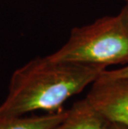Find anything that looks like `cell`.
Segmentation results:
<instances>
[{
    "instance_id": "1",
    "label": "cell",
    "mask_w": 128,
    "mask_h": 129,
    "mask_svg": "<svg viewBox=\"0 0 128 129\" xmlns=\"http://www.w3.org/2000/svg\"><path fill=\"white\" fill-rule=\"evenodd\" d=\"M106 68L36 57L13 72L0 114L23 116L35 111L62 110L67 99L83 91Z\"/></svg>"
},
{
    "instance_id": "2",
    "label": "cell",
    "mask_w": 128,
    "mask_h": 129,
    "mask_svg": "<svg viewBox=\"0 0 128 129\" xmlns=\"http://www.w3.org/2000/svg\"><path fill=\"white\" fill-rule=\"evenodd\" d=\"M54 61L107 68L128 64V16L123 9L113 16L72 29L65 44L48 55Z\"/></svg>"
},
{
    "instance_id": "3",
    "label": "cell",
    "mask_w": 128,
    "mask_h": 129,
    "mask_svg": "<svg viewBox=\"0 0 128 129\" xmlns=\"http://www.w3.org/2000/svg\"><path fill=\"white\" fill-rule=\"evenodd\" d=\"M85 98L109 122L128 127V78L111 77L102 71Z\"/></svg>"
},
{
    "instance_id": "4",
    "label": "cell",
    "mask_w": 128,
    "mask_h": 129,
    "mask_svg": "<svg viewBox=\"0 0 128 129\" xmlns=\"http://www.w3.org/2000/svg\"><path fill=\"white\" fill-rule=\"evenodd\" d=\"M109 123L84 98L67 110L64 119L53 129H108Z\"/></svg>"
},
{
    "instance_id": "5",
    "label": "cell",
    "mask_w": 128,
    "mask_h": 129,
    "mask_svg": "<svg viewBox=\"0 0 128 129\" xmlns=\"http://www.w3.org/2000/svg\"><path fill=\"white\" fill-rule=\"evenodd\" d=\"M67 115V110L48 112L45 115L9 116L0 114V129H53Z\"/></svg>"
},
{
    "instance_id": "6",
    "label": "cell",
    "mask_w": 128,
    "mask_h": 129,
    "mask_svg": "<svg viewBox=\"0 0 128 129\" xmlns=\"http://www.w3.org/2000/svg\"><path fill=\"white\" fill-rule=\"evenodd\" d=\"M103 73L111 77H117V78H128V64L125 67L115 70H104Z\"/></svg>"
},
{
    "instance_id": "7",
    "label": "cell",
    "mask_w": 128,
    "mask_h": 129,
    "mask_svg": "<svg viewBox=\"0 0 128 129\" xmlns=\"http://www.w3.org/2000/svg\"><path fill=\"white\" fill-rule=\"evenodd\" d=\"M108 129H128L126 126H124L122 124L116 122H110L108 126Z\"/></svg>"
},
{
    "instance_id": "8",
    "label": "cell",
    "mask_w": 128,
    "mask_h": 129,
    "mask_svg": "<svg viewBox=\"0 0 128 129\" xmlns=\"http://www.w3.org/2000/svg\"><path fill=\"white\" fill-rule=\"evenodd\" d=\"M124 1H125V5H124V7L122 8V9L126 11V14L128 16V0H124Z\"/></svg>"
}]
</instances>
